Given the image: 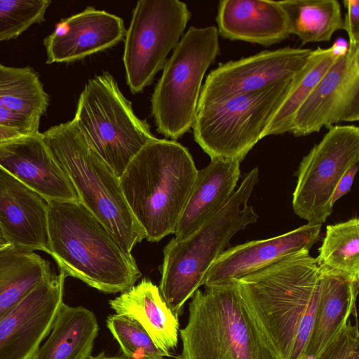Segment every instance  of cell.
I'll list each match as a JSON object with an SVG mask.
<instances>
[{"label": "cell", "instance_id": "obj_12", "mask_svg": "<svg viewBox=\"0 0 359 359\" xmlns=\"http://www.w3.org/2000/svg\"><path fill=\"white\" fill-rule=\"evenodd\" d=\"M313 51L287 46L221 63L206 77L198 104L221 102L290 80L306 69Z\"/></svg>", "mask_w": 359, "mask_h": 359}, {"label": "cell", "instance_id": "obj_8", "mask_svg": "<svg viewBox=\"0 0 359 359\" xmlns=\"http://www.w3.org/2000/svg\"><path fill=\"white\" fill-rule=\"evenodd\" d=\"M220 52L217 27H190L166 61L151 97L157 131L172 140L194 124L202 81Z\"/></svg>", "mask_w": 359, "mask_h": 359}, {"label": "cell", "instance_id": "obj_38", "mask_svg": "<svg viewBox=\"0 0 359 359\" xmlns=\"http://www.w3.org/2000/svg\"><path fill=\"white\" fill-rule=\"evenodd\" d=\"M13 247L10 243L5 241H0V252Z\"/></svg>", "mask_w": 359, "mask_h": 359}, {"label": "cell", "instance_id": "obj_10", "mask_svg": "<svg viewBox=\"0 0 359 359\" xmlns=\"http://www.w3.org/2000/svg\"><path fill=\"white\" fill-rule=\"evenodd\" d=\"M191 18L179 0H141L133 11L126 32L123 64L126 81L133 93L150 85L166 57L184 34Z\"/></svg>", "mask_w": 359, "mask_h": 359}, {"label": "cell", "instance_id": "obj_7", "mask_svg": "<svg viewBox=\"0 0 359 359\" xmlns=\"http://www.w3.org/2000/svg\"><path fill=\"white\" fill-rule=\"evenodd\" d=\"M305 69L290 80L260 90L198 104L192 126L195 141L210 159L242 162L263 138L269 121Z\"/></svg>", "mask_w": 359, "mask_h": 359}, {"label": "cell", "instance_id": "obj_3", "mask_svg": "<svg viewBox=\"0 0 359 359\" xmlns=\"http://www.w3.org/2000/svg\"><path fill=\"white\" fill-rule=\"evenodd\" d=\"M197 173L190 152L175 140L156 138L129 163L120 184L148 241L175 233Z\"/></svg>", "mask_w": 359, "mask_h": 359}, {"label": "cell", "instance_id": "obj_24", "mask_svg": "<svg viewBox=\"0 0 359 359\" xmlns=\"http://www.w3.org/2000/svg\"><path fill=\"white\" fill-rule=\"evenodd\" d=\"M278 1L285 15L290 34L298 36L302 45L330 41L334 32L344 28L337 0Z\"/></svg>", "mask_w": 359, "mask_h": 359}, {"label": "cell", "instance_id": "obj_36", "mask_svg": "<svg viewBox=\"0 0 359 359\" xmlns=\"http://www.w3.org/2000/svg\"><path fill=\"white\" fill-rule=\"evenodd\" d=\"M25 136L21 133L0 125V144L12 141Z\"/></svg>", "mask_w": 359, "mask_h": 359}, {"label": "cell", "instance_id": "obj_39", "mask_svg": "<svg viewBox=\"0 0 359 359\" xmlns=\"http://www.w3.org/2000/svg\"><path fill=\"white\" fill-rule=\"evenodd\" d=\"M0 241H6V240L4 239V237L3 234H2V232L1 231V229H0Z\"/></svg>", "mask_w": 359, "mask_h": 359}, {"label": "cell", "instance_id": "obj_20", "mask_svg": "<svg viewBox=\"0 0 359 359\" xmlns=\"http://www.w3.org/2000/svg\"><path fill=\"white\" fill-rule=\"evenodd\" d=\"M241 161L215 158L198 170L178 220L175 238L182 240L217 214L229 202L240 178Z\"/></svg>", "mask_w": 359, "mask_h": 359}, {"label": "cell", "instance_id": "obj_11", "mask_svg": "<svg viewBox=\"0 0 359 359\" xmlns=\"http://www.w3.org/2000/svg\"><path fill=\"white\" fill-rule=\"evenodd\" d=\"M359 162V128L330 127L302 158L296 172L292 208L309 224H322L332 212V198L346 171Z\"/></svg>", "mask_w": 359, "mask_h": 359}, {"label": "cell", "instance_id": "obj_33", "mask_svg": "<svg viewBox=\"0 0 359 359\" xmlns=\"http://www.w3.org/2000/svg\"><path fill=\"white\" fill-rule=\"evenodd\" d=\"M35 252H24L11 247L0 252V285L11 279Z\"/></svg>", "mask_w": 359, "mask_h": 359}, {"label": "cell", "instance_id": "obj_13", "mask_svg": "<svg viewBox=\"0 0 359 359\" xmlns=\"http://www.w3.org/2000/svg\"><path fill=\"white\" fill-rule=\"evenodd\" d=\"M359 120V45L348 43L295 113L290 133L302 137Z\"/></svg>", "mask_w": 359, "mask_h": 359}, {"label": "cell", "instance_id": "obj_32", "mask_svg": "<svg viewBox=\"0 0 359 359\" xmlns=\"http://www.w3.org/2000/svg\"><path fill=\"white\" fill-rule=\"evenodd\" d=\"M40 119L6 107H0V125L14 129L25 135L39 133Z\"/></svg>", "mask_w": 359, "mask_h": 359}, {"label": "cell", "instance_id": "obj_14", "mask_svg": "<svg viewBox=\"0 0 359 359\" xmlns=\"http://www.w3.org/2000/svg\"><path fill=\"white\" fill-rule=\"evenodd\" d=\"M66 278L52 272L0 320V359H33L63 303Z\"/></svg>", "mask_w": 359, "mask_h": 359}, {"label": "cell", "instance_id": "obj_31", "mask_svg": "<svg viewBox=\"0 0 359 359\" xmlns=\"http://www.w3.org/2000/svg\"><path fill=\"white\" fill-rule=\"evenodd\" d=\"M314 359H359L358 325L349 319Z\"/></svg>", "mask_w": 359, "mask_h": 359}, {"label": "cell", "instance_id": "obj_4", "mask_svg": "<svg viewBox=\"0 0 359 359\" xmlns=\"http://www.w3.org/2000/svg\"><path fill=\"white\" fill-rule=\"evenodd\" d=\"M41 135L80 202L107 227L122 250L132 255L133 248L146 234L128 205L119 177L74 118L50 127Z\"/></svg>", "mask_w": 359, "mask_h": 359}, {"label": "cell", "instance_id": "obj_1", "mask_svg": "<svg viewBox=\"0 0 359 359\" xmlns=\"http://www.w3.org/2000/svg\"><path fill=\"white\" fill-rule=\"evenodd\" d=\"M320 267L309 250L235 280L246 306L280 359H302L317 304Z\"/></svg>", "mask_w": 359, "mask_h": 359}, {"label": "cell", "instance_id": "obj_23", "mask_svg": "<svg viewBox=\"0 0 359 359\" xmlns=\"http://www.w3.org/2000/svg\"><path fill=\"white\" fill-rule=\"evenodd\" d=\"M98 331L92 311L63 302L48 338L33 359H89Z\"/></svg>", "mask_w": 359, "mask_h": 359}, {"label": "cell", "instance_id": "obj_30", "mask_svg": "<svg viewBox=\"0 0 359 359\" xmlns=\"http://www.w3.org/2000/svg\"><path fill=\"white\" fill-rule=\"evenodd\" d=\"M53 271L50 262L36 253L0 285V320Z\"/></svg>", "mask_w": 359, "mask_h": 359}, {"label": "cell", "instance_id": "obj_9", "mask_svg": "<svg viewBox=\"0 0 359 359\" xmlns=\"http://www.w3.org/2000/svg\"><path fill=\"white\" fill-rule=\"evenodd\" d=\"M74 119L118 177L137 154L156 138L108 72L88 80Z\"/></svg>", "mask_w": 359, "mask_h": 359}, {"label": "cell", "instance_id": "obj_5", "mask_svg": "<svg viewBox=\"0 0 359 359\" xmlns=\"http://www.w3.org/2000/svg\"><path fill=\"white\" fill-rule=\"evenodd\" d=\"M180 330L177 359H280L246 306L235 280L198 289Z\"/></svg>", "mask_w": 359, "mask_h": 359}, {"label": "cell", "instance_id": "obj_15", "mask_svg": "<svg viewBox=\"0 0 359 359\" xmlns=\"http://www.w3.org/2000/svg\"><path fill=\"white\" fill-rule=\"evenodd\" d=\"M322 224H305L283 234L252 241L223 251L207 271L205 287L236 280L302 250L320 240Z\"/></svg>", "mask_w": 359, "mask_h": 359}, {"label": "cell", "instance_id": "obj_37", "mask_svg": "<svg viewBox=\"0 0 359 359\" xmlns=\"http://www.w3.org/2000/svg\"><path fill=\"white\" fill-rule=\"evenodd\" d=\"M89 359H128L126 357L123 356H106L104 353H101L96 356H91Z\"/></svg>", "mask_w": 359, "mask_h": 359}, {"label": "cell", "instance_id": "obj_34", "mask_svg": "<svg viewBox=\"0 0 359 359\" xmlns=\"http://www.w3.org/2000/svg\"><path fill=\"white\" fill-rule=\"evenodd\" d=\"M343 3L346 8L344 30L348 34V43L359 45V0H344Z\"/></svg>", "mask_w": 359, "mask_h": 359}, {"label": "cell", "instance_id": "obj_25", "mask_svg": "<svg viewBox=\"0 0 359 359\" xmlns=\"http://www.w3.org/2000/svg\"><path fill=\"white\" fill-rule=\"evenodd\" d=\"M348 46V43L344 39H339L330 48L318 47L313 50L303 75L273 115L264 131L263 138L269 135L290 133L293 117L299 107L337 57Z\"/></svg>", "mask_w": 359, "mask_h": 359}, {"label": "cell", "instance_id": "obj_35", "mask_svg": "<svg viewBox=\"0 0 359 359\" xmlns=\"http://www.w3.org/2000/svg\"><path fill=\"white\" fill-rule=\"evenodd\" d=\"M358 170V164L348 169L339 180L333 192L332 204H334L343 196L347 194L351 188L355 175Z\"/></svg>", "mask_w": 359, "mask_h": 359}, {"label": "cell", "instance_id": "obj_22", "mask_svg": "<svg viewBox=\"0 0 359 359\" xmlns=\"http://www.w3.org/2000/svg\"><path fill=\"white\" fill-rule=\"evenodd\" d=\"M116 314L138 323L151 336L157 346L170 353L178 343L179 320L171 311L159 288L149 279L143 278L109 301Z\"/></svg>", "mask_w": 359, "mask_h": 359}, {"label": "cell", "instance_id": "obj_21", "mask_svg": "<svg viewBox=\"0 0 359 359\" xmlns=\"http://www.w3.org/2000/svg\"><path fill=\"white\" fill-rule=\"evenodd\" d=\"M359 281L320 267L317 304L302 359H314L355 311Z\"/></svg>", "mask_w": 359, "mask_h": 359}, {"label": "cell", "instance_id": "obj_28", "mask_svg": "<svg viewBox=\"0 0 359 359\" xmlns=\"http://www.w3.org/2000/svg\"><path fill=\"white\" fill-rule=\"evenodd\" d=\"M107 326L128 359H163L171 356L157 346L138 323L127 316H109Z\"/></svg>", "mask_w": 359, "mask_h": 359}, {"label": "cell", "instance_id": "obj_19", "mask_svg": "<svg viewBox=\"0 0 359 359\" xmlns=\"http://www.w3.org/2000/svg\"><path fill=\"white\" fill-rule=\"evenodd\" d=\"M219 36L269 47L290 37L278 1L222 0L216 16Z\"/></svg>", "mask_w": 359, "mask_h": 359}, {"label": "cell", "instance_id": "obj_18", "mask_svg": "<svg viewBox=\"0 0 359 359\" xmlns=\"http://www.w3.org/2000/svg\"><path fill=\"white\" fill-rule=\"evenodd\" d=\"M123 20L88 7L62 19L43 40L47 64L69 62L116 45L126 35Z\"/></svg>", "mask_w": 359, "mask_h": 359}, {"label": "cell", "instance_id": "obj_26", "mask_svg": "<svg viewBox=\"0 0 359 359\" xmlns=\"http://www.w3.org/2000/svg\"><path fill=\"white\" fill-rule=\"evenodd\" d=\"M49 100L34 69L0 63V107L41 118L47 111Z\"/></svg>", "mask_w": 359, "mask_h": 359}, {"label": "cell", "instance_id": "obj_16", "mask_svg": "<svg viewBox=\"0 0 359 359\" xmlns=\"http://www.w3.org/2000/svg\"><path fill=\"white\" fill-rule=\"evenodd\" d=\"M0 168L47 202H80L76 189L54 159L40 132L0 144Z\"/></svg>", "mask_w": 359, "mask_h": 359}, {"label": "cell", "instance_id": "obj_6", "mask_svg": "<svg viewBox=\"0 0 359 359\" xmlns=\"http://www.w3.org/2000/svg\"><path fill=\"white\" fill-rule=\"evenodd\" d=\"M259 181L255 167L243 177L227 204L193 233L182 240L173 238L163 249L160 292L179 317L186 302L203 285L215 259L230 245L232 237L259 216L248 201Z\"/></svg>", "mask_w": 359, "mask_h": 359}, {"label": "cell", "instance_id": "obj_17", "mask_svg": "<svg viewBox=\"0 0 359 359\" xmlns=\"http://www.w3.org/2000/svg\"><path fill=\"white\" fill-rule=\"evenodd\" d=\"M0 229L15 249L50 255L48 202L1 168Z\"/></svg>", "mask_w": 359, "mask_h": 359}, {"label": "cell", "instance_id": "obj_27", "mask_svg": "<svg viewBox=\"0 0 359 359\" xmlns=\"http://www.w3.org/2000/svg\"><path fill=\"white\" fill-rule=\"evenodd\" d=\"M319 267L359 281V219L357 217L326 226L316 258Z\"/></svg>", "mask_w": 359, "mask_h": 359}, {"label": "cell", "instance_id": "obj_29", "mask_svg": "<svg viewBox=\"0 0 359 359\" xmlns=\"http://www.w3.org/2000/svg\"><path fill=\"white\" fill-rule=\"evenodd\" d=\"M49 0H0V41L15 39L45 20Z\"/></svg>", "mask_w": 359, "mask_h": 359}, {"label": "cell", "instance_id": "obj_2", "mask_svg": "<svg viewBox=\"0 0 359 359\" xmlns=\"http://www.w3.org/2000/svg\"><path fill=\"white\" fill-rule=\"evenodd\" d=\"M50 255L66 277L105 293L123 292L142 273L107 227L81 202L48 201Z\"/></svg>", "mask_w": 359, "mask_h": 359}]
</instances>
